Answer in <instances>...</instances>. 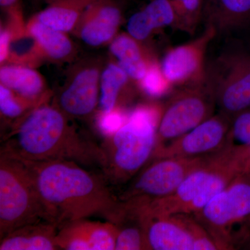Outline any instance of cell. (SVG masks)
<instances>
[{
    "instance_id": "13",
    "label": "cell",
    "mask_w": 250,
    "mask_h": 250,
    "mask_svg": "<svg viewBox=\"0 0 250 250\" xmlns=\"http://www.w3.org/2000/svg\"><path fill=\"white\" fill-rule=\"evenodd\" d=\"M123 21V11L115 0H93L72 34L90 47H104L119 34Z\"/></svg>"
},
{
    "instance_id": "31",
    "label": "cell",
    "mask_w": 250,
    "mask_h": 250,
    "mask_svg": "<svg viewBox=\"0 0 250 250\" xmlns=\"http://www.w3.org/2000/svg\"><path fill=\"white\" fill-rule=\"evenodd\" d=\"M0 6L8 14L18 12L20 11V0H0Z\"/></svg>"
},
{
    "instance_id": "7",
    "label": "cell",
    "mask_w": 250,
    "mask_h": 250,
    "mask_svg": "<svg viewBox=\"0 0 250 250\" xmlns=\"http://www.w3.org/2000/svg\"><path fill=\"white\" fill-rule=\"evenodd\" d=\"M206 82L219 113L231 120L250 108V51L229 46L207 62Z\"/></svg>"
},
{
    "instance_id": "8",
    "label": "cell",
    "mask_w": 250,
    "mask_h": 250,
    "mask_svg": "<svg viewBox=\"0 0 250 250\" xmlns=\"http://www.w3.org/2000/svg\"><path fill=\"white\" fill-rule=\"evenodd\" d=\"M178 88L162 105L155 149L180 137L215 114L214 96L206 80Z\"/></svg>"
},
{
    "instance_id": "22",
    "label": "cell",
    "mask_w": 250,
    "mask_h": 250,
    "mask_svg": "<svg viewBox=\"0 0 250 250\" xmlns=\"http://www.w3.org/2000/svg\"><path fill=\"white\" fill-rule=\"evenodd\" d=\"M130 81L126 72L115 61L105 64L100 81V112L111 111L118 106L121 94Z\"/></svg>"
},
{
    "instance_id": "30",
    "label": "cell",
    "mask_w": 250,
    "mask_h": 250,
    "mask_svg": "<svg viewBox=\"0 0 250 250\" xmlns=\"http://www.w3.org/2000/svg\"><path fill=\"white\" fill-rule=\"evenodd\" d=\"M13 31L9 27H1L0 31V62L6 64L10 57V48L13 40Z\"/></svg>"
},
{
    "instance_id": "21",
    "label": "cell",
    "mask_w": 250,
    "mask_h": 250,
    "mask_svg": "<svg viewBox=\"0 0 250 250\" xmlns=\"http://www.w3.org/2000/svg\"><path fill=\"white\" fill-rule=\"evenodd\" d=\"M93 0H49L45 9L34 17L49 27L72 33Z\"/></svg>"
},
{
    "instance_id": "12",
    "label": "cell",
    "mask_w": 250,
    "mask_h": 250,
    "mask_svg": "<svg viewBox=\"0 0 250 250\" xmlns=\"http://www.w3.org/2000/svg\"><path fill=\"white\" fill-rule=\"evenodd\" d=\"M216 36L213 27H205V31L195 39L166 52L161 66L171 84L182 87L205 80L207 49Z\"/></svg>"
},
{
    "instance_id": "6",
    "label": "cell",
    "mask_w": 250,
    "mask_h": 250,
    "mask_svg": "<svg viewBox=\"0 0 250 250\" xmlns=\"http://www.w3.org/2000/svg\"><path fill=\"white\" fill-rule=\"evenodd\" d=\"M192 215L210 233L219 250L241 248L250 234V174H238Z\"/></svg>"
},
{
    "instance_id": "29",
    "label": "cell",
    "mask_w": 250,
    "mask_h": 250,
    "mask_svg": "<svg viewBox=\"0 0 250 250\" xmlns=\"http://www.w3.org/2000/svg\"><path fill=\"white\" fill-rule=\"evenodd\" d=\"M230 163L237 175L250 174V146H229Z\"/></svg>"
},
{
    "instance_id": "26",
    "label": "cell",
    "mask_w": 250,
    "mask_h": 250,
    "mask_svg": "<svg viewBox=\"0 0 250 250\" xmlns=\"http://www.w3.org/2000/svg\"><path fill=\"white\" fill-rule=\"evenodd\" d=\"M136 83L143 93L152 98H160L172 93L174 87L166 79L161 62L157 59L153 62L142 80Z\"/></svg>"
},
{
    "instance_id": "23",
    "label": "cell",
    "mask_w": 250,
    "mask_h": 250,
    "mask_svg": "<svg viewBox=\"0 0 250 250\" xmlns=\"http://www.w3.org/2000/svg\"><path fill=\"white\" fill-rule=\"evenodd\" d=\"M123 212L116 223L118 228L115 250H147L144 228L135 210L122 204Z\"/></svg>"
},
{
    "instance_id": "10",
    "label": "cell",
    "mask_w": 250,
    "mask_h": 250,
    "mask_svg": "<svg viewBox=\"0 0 250 250\" xmlns=\"http://www.w3.org/2000/svg\"><path fill=\"white\" fill-rule=\"evenodd\" d=\"M208 156L153 159L118 198L126 203L141 204L167 196Z\"/></svg>"
},
{
    "instance_id": "16",
    "label": "cell",
    "mask_w": 250,
    "mask_h": 250,
    "mask_svg": "<svg viewBox=\"0 0 250 250\" xmlns=\"http://www.w3.org/2000/svg\"><path fill=\"white\" fill-rule=\"evenodd\" d=\"M202 21L217 36L250 26V0H205Z\"/></svg>"
},
{
    "instance_id": "3",
    "label": "cell",
    "mask_w": 250,
    "mask_h": 250,
    "mask_svg": "<svg viewBox=\"0 0 250 250\" xmlns=\"http://www.w3.org/2000/svg\"><path fill=\"white\" fill-rule=\"evenodd\" d=\"M162 105L137 106L124 125L108 136L101 148L105 177L113 184L126 183L152 157Z\"/></svg>"
},
{
    "instance_id": "5",
    "label": "cell",
    "mask_w": 250,
    "mask_h": 250,
    "mask_svg": "<svg viewBox=\"0 0 250 250\" xmlns=\"http://www.w3.org/2000/svg\"><path fill=\"white\" fill-rule=\"evenodd\" d=\"M42 220L49 221L30 164L1 148L0 238L21 227Z\"/></svg>"
},
{
    "instance_id": "15",
    "label": "cell",
    "mask_w": 250,
    "mask_h": 250,
    "mask_svg": "<svg viewBox=\"0 0 250 250\" xmlns=\"http://www.w3.org/2000/svg\"><path fill=\"white\" fill-rule=\"evenodd\" d=\"M27 34L34 41L36 55L54 62H72L77 54L75 42L68 33L57 30L38 21L29 20L25 27Z\"/></svg>"
},
{
    "instance_id": "1",
    "label": "cell",
    "mask_w": 250,
    "mask_h": 250,
    "mask_svg": "<svg viewBox=\"0 0 250 250\" xmlns=\"http://www.w3.org/2000/svg\"><path fill=\"white\" fill-rule=\"evenodd\" d=\"M28 161L47 219L59 228L93 215H102L113 223L121 216V202L112 193L106 181L75 161Z\"/></svg>"
},
{
    "instance_id": "33",
    "label": "cell",
    "mask_w": 250,
    "mask_h": 250,
    "mask_svg": "<svg viewBox=\"0 0 250 250\" xmlns=\"http://www.w3.org/2000/svg\"></svg>"
},
{
    "instance_id": "25",
    "label": "cell",
    "mask_w": 250,
    "mask_h": 250,
    "mask_svg": "<svg viewBox=\"0 0 250 250\" xmlns=\"http://www.w3.org/2000/svg\"><path fill=\"white\" fill-rule=\"evenodd\" d=\"M39 106L40 105L36 104L24 100L7 87L0 84L1 117L6 121L14 123L12 129L22 121L24 117Z\"/></svg>"
},
{
    "instance_id": "28",
    "label": "cell",
    "mask_w": 250,
    "mask_h": 250,
    "mask_svg": "<svg viewBox=\"0 0 250 250\" xmlns=\"http://www.w3.org/2000/svg\"><path fill=\"white\" fill-rule=\"evenodd\" d=\"M127 118L118 106L111 111L100 112L98 118V128L108 137L116 132L124 125Z\"/></svg>"
},
{
    "instance_id": "2",
    "label": "cell",
    "mask_w": 250,
    "mask_h": 250,
    "mask_svg": "<svg viewBox=\"0 0 250 250\" xmlns=\"http://www.w3.org/2000/svg\"><path fill=\"white\" fill-rule=\"evenodd\" d=\"M71 120L53 104H42L10 131L1 148L34 162L68 160L101 165V148L82 136Z\"/></svg>"
},
{
    "instance_id": "14",
    "label": "cell",
    "mask_w": 250,
    "mask_h": 250,
    "mask_svg": "<svg viewBox=\"0 0 250 250\" xmlns=\"http://www.w3.org/2000/svg\"><path fill=\"white\" fill-rule=\"evenodd\" d=\"M147 250H193L194 240L184 214L156 216L141 213Z\"/></svg>"
},
{
    "instance_id": "20",
    "label": "cell",
    "mask_w": 250,
    "mask_h": 250,
    "mask_svg": "<svg viewBox=\"0 0 250 250\" xmlns=\"http://www.w3.org/2000/svg\"><path fill=\"white\" fill-rule=\"evenodd\" d=\"M57 224L42 220L28 224L7 233L1 238L0 250H55Z\"/></svg>"
},
{
    "instance_id": "19",
    "label": "cell",
    "mask_w": 250,
    "mask_h": 250,
    "mask_svg": "<svg viewBox=\"0 0 250 250\" xmlns=\"http://www.w3.org/2000/svg\"><path fill=\"white\" fill-rule=\"evenodd\" d=\"M177 17L169 0H151L129 18L128 34L144 42L156 32L166 27L175 29Z\"/></svg>"
},
{
    "instance_id": "32",
    "label": "cell",
    "mask_w": 250,
    "mask_h": 250,
    "mask_svg": "<svg viewBox=\"0 0 250 250\" xmlns=\"http://www.w3.org/2000/svg\"><path fill=\"white\" fill-rule=\"evenodd\" d=\"M242 248H243V249L250 250V234L246 240V241L244 242V243H243Z\"/></svg>"
},
{
    "instance_id": "4",
    "label": "cell",
    "mask_w": 250,
    "mask_h": 250,
    "mask_svg": "<svg viewBox=\"0 0 250 250\" xmlns=\"http://www.w3.org/2000/svg\"><path fill=\"white\" fill-rule=\"evenodd\" d=\"M237 176L230 163L228 147L208 156L167 196L130 207L156 216L193 215L201 210Z\"/></svg>"
},
{
    "instance_id": "9",
    "label": "cell",
    "mask_w": 250,
    "mask_h": 250,
    "mask_svg": "<svg viewBox=\"0 0 250 250\" xmlns=\"http://www.w3.org/2000/svg\"><path fill=\"white\" fill-rule=\"evenodd\" d=\"M105 64L98 57L77 61L54 96L55 105L71 119H88L99 108L100 81Z\"/></svg>"
},
{
    "instance_id": "18",
    "label": "cell",
    "mask_w": 250,
    "mask_h": 250,
    "mask_svg": "<svg viewBox=\"0 0 250 250\" xmlns=\"http://www.w3.org/2000/svg\"><path fill=\"white\" fill-rule=\"evenodd\" d=\"M143 43L126 32L118 34L108 45L115 62L136 83L142 80L156 60Z\"/></svg>"
},
{
    "instance_id": "11",
    "label": "cell",
    "mask_w": 250,
    "mask_h": 250,
    "mask_svg": "<svg viewBox=\"0 0 250 250\" xmlns=\"http://www.w3.org/2000/svg\"><path fill=\"white\" fill-rule=\"evenodd\" d=\"M231 123V118L218 112L180 137L156 148L151 159L212 155L226 147Z\"/></svg>"
},
{
    "instance_id": "27",
    "label": "cell",
    "mask_w": 250,
    "mask_h": 250,
    "mask_svg": "<svg viewBox=\"0 0 250 250\" xmlns=\"http://www.w3.org/2000/svg\"><path fill=\"white\" fill-rule=\"evenodd\" d=\"M250 146V108L231 120L226 146Z\"/></svg>"
},
{
    "instance_id": "24",
    "label": "cell",
    "mask_w": 250,
    "mask_h": 250,
    "mask_svg": "<svg viewBox=\"0 0 250 250\" xmlns=\"http://www.w3.org/2000/svg\"><path fill=\"white\" fill-rule=\"evenodd\" d=\"M177 17L176 30L195 34L202 21L205 0H169Z\"/></svg>"
},
{
    "instance_id": "17",
    "label": "cell",
    "mask_w": 250,
    "mask_h": 250,
    "mask_svg": "<svg viewBox=\"0 0 250 250\" xmlns=\"http://www.w3.org/2000/svg\"><path fill=\"white\" fill-rule=\"evenodd\" d=\"M0 84L37 105L47 103L51 97L45 78L40 72L22 64L7 63L1 65Z\"/></svg>"
}]
</instances>
